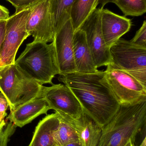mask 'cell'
Returning <instances> with one entry per match:
<instances>
[{
	"label": "cell",
	"instance_id": "obj_21",
	"mask_svg": "<svg viewBox=\"0 0 146 146\" xmlns=\"http://www.w3.org/2000/svg\"><path fill=\"white\" fill-rule=\"evenodd\" d=\"M16 127L11 122L0 131V146H7L8 142L13 134Z\"/></svg>",
	"mask_w": 146,
	"mask_h": 146
},
{
	"label": "cell",
	"instance_id": "obj_25",
	"mask_svg": "<svg viewBox=\"0 0 146 146\" xmlns=\"http://www.w3.org/2000/svg\"><path fill=\"white\" fill-rule=\"evenodd\" d=\"M7 21H0V54L3 43L4 40L6 32V25Z\"/></svg>",
	"mask_w": 146,
	"mask_h": 146
},
{
	"label": "cell",
	"instance_id": "obj_1",
	"mask_svg": "<svg viewBox=\"0 0 146 146\" xmlns=\"http://www.w3.org/2000/svg\"><path fill=\"white\" fill-rule=\"evenodd\" d=\"M58 80L72 91L84 112L101 127L111 120L120 108L106 80L105 71L75 72L60 75Z\"/></svg>",
	"mask_w": 146,
	"mask_h": 146
},
{
	"label": "cell",
	"instance_id": "obj_7",
	"mask_svg": "<svg viewBox=\"0 0 146 146\" xmlns=\"http://www.w3.org/2000/svg\"><path fill=\"white\" fill-rule=\"evenodd\" d=\"M31 8L15 13L7 20L0 54V67L14 64L19 48L30 36L27 31L26 23Z\"/></svg>",
	"mask_w": 146,
	"mask_h": 146
},
{
	"label": "cell",
	"instance_id": "obj_28",
	"mask_svg": "<svg viewBox=\"0 0 146 146\" xmlns=\"http://www.w3.org/2000/svg\"><path fill=\"white\" fill-rule=\"evenodd\" d=\"M63 146H82L79 140L73 141Z\"/></svg>",
	"mask_w": 146,
	"mask_h": 146
},
{
	"label": "cell",
	"instance_id": "obj_14",
	"mask_svg": "<svg viewBox=\"0 0 146 146\" xmlns=\"http://www.w3.org/2000/svg\"><path fill=\"white\" fill-rule=\"evenodd\" d=\"M73 46L76 72L93 73L97 72L98 70L87 44L85 34L82 30L79 29L75 32Z\"/></svg>",
	"mask_w": 146,
	"mask_h": 146
},
{
	"label": "cell",
	"instance_id": "obj_8",
	"mask_svg": "<svg viewBox=\"0 0 146 146\" xmlns=\"http://www.w3.org/2000/svg\"><path fill=\"white\" fill-rule=\"evenodd\" d=\"M41 97L46 100L50 110L67 117L78 119L84 113L80 103L72 91L65 85L43 86Z\"/></svg>",
	"mask_w": 146,
	"mask_h": 146
},
{
	"label": "cell",
	"instance_id": "obj_22",
	"mask_svg": "<svg viewBox=\"0 0 146 146\" xmlns=\"http://www.w3.org/2000/svg\"><path fill=\"white\" fill-rule=\"evenodd\" d=\"M11 3L15 9V13H19L23 10L32 7L43 0H7Z\"/></svg>",
	"mask_w": 146,
	"mask_h": 146
},
{
	"label": "cell",
	"instance_id": "obj_30",
	"mask_svg": "<svg viewBox=\"0 0 146 146\" xmlns=\"http://www.w3.org/2000/svg\"><path fill=\"white\" fill-rule=\"evenodd\" d=\"M1 130H0V131H1Z\"/></svg>",
	"mask_w": 146,
	"mask_h": 146
},
{
	"label": "cell",
	"instance_id": "obj_27",
	"mask_svg": "<svg viewBox=\"0 0 146 146\" xmlns=\"http://www.w3.org/2000/svg\"><path fill=\"white\" fill-rule=\"evenodd\" d=\"M116 0H99V4H101V8L103 9L104 7L107 3H115Z\"/></svg>",
	"mask_w": 146,
	"mask_h": 146
},
{
	"label": "cell",
	"instance_id": "obj_4",
	"mask_svg": "<svg viewBox=\"0 0 146 146\" xmlns=\"http://www.w3.org/2000/svg\"><path fill=\"white\" fill-rule=\"evenodd\" d=\"M43 87L26 75L15 63L0 67V92L7 99L10 111L41 97Z\"/></svg>",
	"mask_w": 146,
	"mask_h": 146
},
{
	"label": "cell",
	"instance_id": "obj_24",
	"mask_svg": "<svg viewBox=\"0 0 146 146\" xmlns=\"http://www.w3.org/2000/svg\"><path fill=\"white\" fill-rule=\"evenodd\" d=\"M9 106L8 102L3 94L0 92V121L2 122L7 115L6 112Z\"/></svg>",
	"mask_w": 146,
	"mask_h": 146
},
{
	"label": "cell",
	"instance_id": "obj_31",
	"mask_svg": "<svg viewBox=\"0 0 146 146\" xmlns=\"http://www.w3.org/2000/svg\"></svg>",
	"mask_w": 146,
	"mask_h": 146
},
{
	"label": "cell",
	"instance_id": "obj_11",
	"mask_svg": "<svg viewBox=\"0 0 146 146\" xmlns=\"http://www.w3.org/2000/svg\"><path fill=\"white\" fill-rule=\"evenodd\" d=\"M74 33L70 19L55 34L53 42L60 75L76 72L73 46Z\"/></svg>",
	"mask_w": 146,
	"mask_h": 146
},
{
	"label": "cell",
	"instance_id": "obj_16",
	"mask_svg": "<svg viewBox=\"0 0 146 146\" xmlns=\"http://www.w3.org/2000/svg\"><path fill=\"white\" fill-rule=\"evenodd\" d=\"M60 122V116L57 112L46 115L36 127L28 146H55L54 134Z\"/></svg>",
	"mask_w": 146,
	"mask_h": 146
},
{
	"label": "cell",
	"instance_id": "obj_26",
	"mask_svg": "<svg viewBox=\"0 0 146 146\" xmlns=\"http://www.w3.org/2000/svg\"><path fill=\"white\" fill-rule=\"evenodd\" d=\"M8 9L0 5V21H7L10 17Z\"/></svg>",
	"mask_w": 146,
	"mask_h": 146
},
{
	"label": "cell",
	"instance_id": "obj_18",
	"mask_svg": "<svg viewBox=\"0 0 146 146\" xmlns=\"http://www.w3.org/2000/svg\"><path fill=\"white\" fill-rule=\"evenodd\" d=\"M99 0H76L70 13V19L74 31L79 29L99 4Z\"/></svg>",
	"mask_w": 146,
	"mask_h": 146
},
{
	"label": "cell",
	"instance_id": "obj_9",
	"mask_svg": "<svg viewBox=\"0 0 146 146\" xmlns=\"http://www.w3.org/2000/svg\"><path fill=\"white\" fill-rule=\"evenodd\" d=\"M101 10L96 9L79 29L85 34L88 47L97 68L111 63L109 48L105 44L101 28Z\"/></svg>",
	"mask_w": 146,
	"mask_h": 146
},
{
	"label": "cell",
	"instance_id": "obj_17",
	"mask_svg": "<svg viewBox=\"0 0 146 146\" xmlns=\"http://www.w3.org/2000/svg\"><path fill=\"white\" fill-rule=\"evenodd\" d=\"M75 1L49 0L50 13L55 34L70 19L71 9Z\"/></svg>",
	"mask_w": 146,
	"mask_h": 146
},
{
	"label": "cell",
	"instance_id": "obj_3",
	"mask_svg": "<svg viewBox=\"0 0 146 146\" xmlns=\"http://www.w3.org/2000/svg\"><path fill=\"white\" fill-rule=\"evenodd\" d=\"M15 64L26 75L39 84L53 85L52 80L60 74L54 42H33L25 48Z\"/></svg>",
	"mask_w": 146,
	"mask_h": 146
},
{
	"label": "cell",
	"instance_id": "obj_23",
	"mask_svg": "<svg viewBox=\"0 0 146 146\" xmlns=\"http://www.w3.org/2000/svg\"><path fill=\"white\" fill-rule=\"evenodd\" d=\"M134 44L146 48V21L145 20L141 28L137 31L133 38L130 40Z\"/></svg>",
	"mask_w": 146,
	"mask_h": 146
},
{
	"label": "cell",
	"instance_id": "obj_13",
	"mask_svg": "<svg viewBox=\"0 0 146 146\" xmlns=\"http://www.w3.org/2000/svg\"><path fill=\"white\" fill-rule=\"evenodd\" d=\"M49 110L45 99L42 97H37L10 111L7 119L16 127L21 128L40 115L47 114Z\"/></svg>",
	"mask_w": 146,
	"mask_h": 146
},
{
	"label": "cell",
	"instance_id": "obj_20",
	"mask_svg": "<svg viewBox=\"0 0 146 146\" xmlns=\"http://www.w3.org/2000/svg\"><path fill=\"white\" fill-rule=\"evenodd\" d=\"M115 4L125 16H141L146 12V0H116Z\"/></svg>",
	"mask_w": 146,
	"mask_h": 146
},
{
	"label": "cell",
	"instance_id": "obj_5",
	"mask_svg": "<svg viewBox=\"0 0 146 146\" xmlns=\"http://www.w3.org/2000/svg\"><path fill=\"white\" fill-rule=\"evenodd\" d=\"M111 64L146 86V48L119 39L109 48Z\"/></svg>",
	"mask_w": 146,
	"mask_h": 146
},
{
	"label": "cell",
	"instance_id": "obj_29",
	"mask_svg": "<svg viewBox=\"0 0 146 146\" xmlns=\"http://www.w3.org/2000/svg\"><path fill=\"white\" fill-rule=\"evenodd\" d=\"M6 124H7V123H6L5 120L3 121L2 122H1V121H0V130L6 126Z\"/></svg>",
	"mask_w": 146,
	"mask_h": 146
},
{
	"label": "cell",
	"instance_id": "obj_6",
	"mask_svg": "<svg viewBox=\"0 0 146 146\" xmlns=\"http://www.w3.org/2000/svg\"><path fill=\"white\" fill-rule=\"evenodd\" d=\"M106 66V80L120 105H134L146 101V86L111 64Z\"/></svg>",
	"mask_w": 146,
	"mask_h": 146
},
{
	"label": "cell",
	"instance_id": "obj_19",
	"mask_svg": "<svg viewBox=\"0 0 146 146\" xmlns=\"http://www.w3.org/2000/svg\"><path fill=\"white\" fill-rule=\"evenodd\" d=\"M58 114L60 116V122L59 127L54 134L55 146H63L79 140L77 131L73 125L64 116Z\"/></svg>",
	"mask_w": 146,
	"mask_h": 146
},
{
	"label": "cell",
	"instance_id": "obj_12",
	"mask_svg": "<svg viewBox=\"0 0 146 146\" xmlns=\"http://www.w3.org/2000/svg\"><path fill=\"white\" fill-rule=\"evenodd\" d=\"M101 28L105 44L110 47L130 31L131 19L108 9L101 10Z\"/></svg>",
	"mask_w": 146,
	"mask_h": 146
},
{
	"label": "cell",
	"instance_id": "obj_2",
	"mask_svg": "<svg viewBox=\"0 0 146 146\" xmlns=\"http://www.w3.org/2000/svg\"><path fill=\"white\" fill-rule=\"evenodd\" d=\"M146 101L120 106L110 121L102 128L97 146H135L138 134L145 127Z\"/></svg>",
	"mask_w": 146,
	"mask_h": 146
},
{
	"label": "cell",
	"instance_id": "obj_10",
	"mask_svg": "<svg viewBox=\"0 0 146 146\" xmlns=\"http://www.w3.org/2000/svg\"><path fill=\"white\" fill-rule=\"evenodd\" d=\"M26 30L34 42L46 43L54 41L55 32L49 11V1L43 0L31 8Z\"/></svg>",
	"mask_w": 146,
	"mask_h": 146
},
{
	"label": "cell",
	"instance_id": "obj_15",
	"mask_svg": "<svg viewBox=\"0 0 146 146\" xmlns=\"http://www.w3.org/2000/svg\"><path fill=\"white\" fill-rule=\"evenodd\" d=\"M64 116L76 129L82 146H97L102 135V127L85 112L78 119Z\"/></svg>",
	"mask_w": 146,
	"mask_h": 146
}]
</instances>
